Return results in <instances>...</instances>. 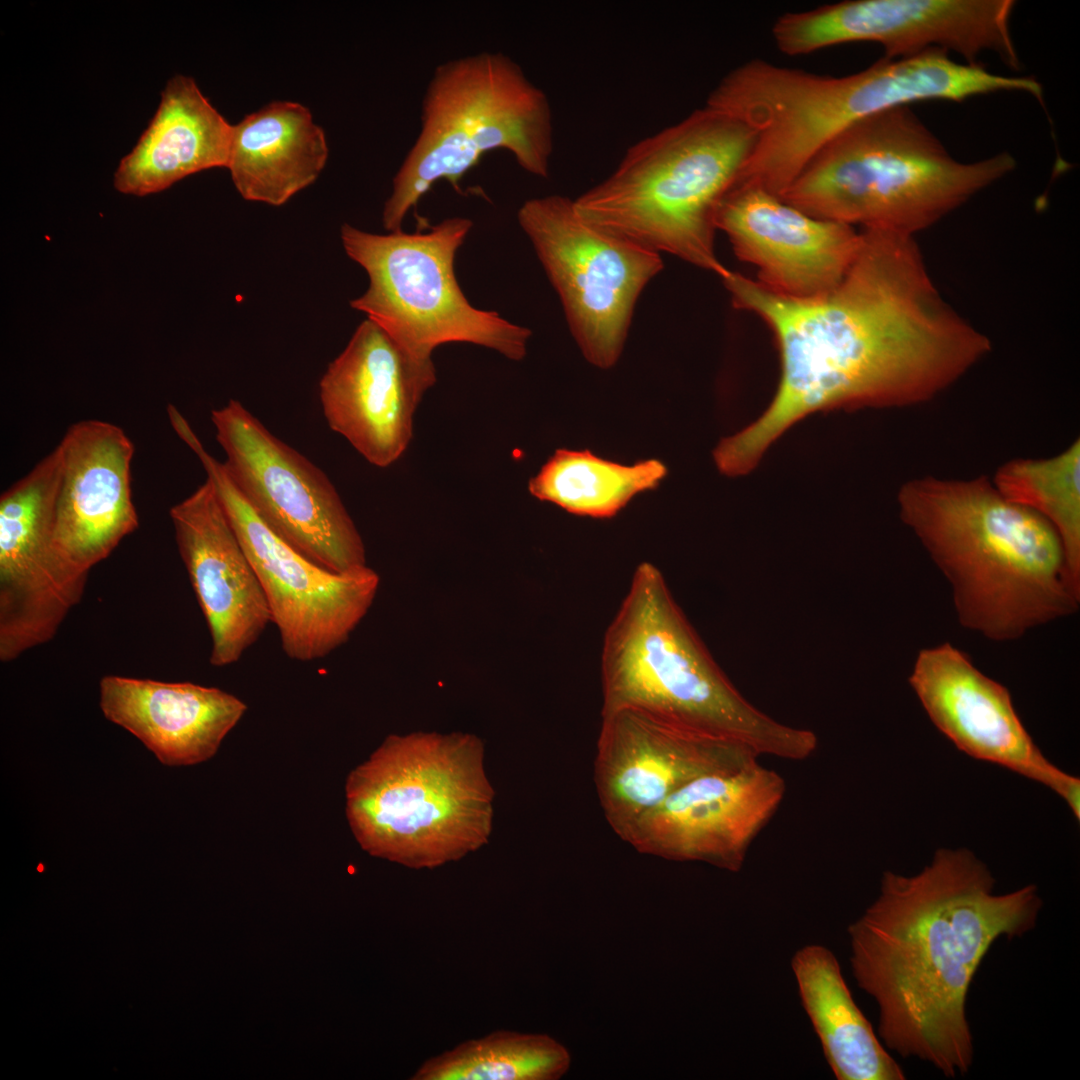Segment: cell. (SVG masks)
<instances>
[{"label":"cell","instance_id":"obj_1","mask_svg":"<svg viewBox=\"0 0 1080 1080\" xmlns=\"http://www.w3.org/2000/svg\"><path fill=\"white\" fill-rule=\"evenodd\" d=\"M720 278L734 307L772 332L781 365L766 410L714 449L727 476L750 472L811 413L927 403L992 350L942 296L912 236L863 229L843 280L817 297L777 295L729 269Z\"/></svg>","mask_w":1080,"mask_h":1080},{"label":"cell","instance_id":"obj_2","mask_svg":"<svg viewBox=\"0 0 1080 1080\" xmlns=\"http://www.w3.org/2000/svg\"><path fill=\"white\" fill-rule=\"evenodd\" d=\"M971 850L938 849L914 875L885 871L877 898L848 927L853 976L879 1010L878 1033L904 1058L945 1077L974 1060L967 1018L970 985L991 946L1037 924L1036 885L995 892Z\"/></svg>","mask_w":1080,"mask_h":1080},{"label":"cell","instance_id":"obj_3","mask_svg":"<svg viewBox=\"0 0 1080 1080\" xmlns=\"http://www.w3.org/2000/svg\"><path fill=\"white\" fill-rule=\"evenodd\" d=\"M902 521L951 584L962 626L994 641L1076 612L1080 586L1062 541L1038 513L984 475H926L899 490Z\"/></svg>","mask_w":1080,"mask_h":1080},{"label":"cell","instance_id":"obj_4","mask_svg":"<svg viewBox=\"0 0 1080 1080\" xmlns=\"http://www.w3.org/2000/svg\"><path fill=\"white\" fill-rule=\"evenodd\" d=\"M982 87L979 70L931 48L879 60L847 76H829L752 59L731 70L706 106L756 133L733 185L782 198L809 161L853 124L879 112L927 100L963 101Z\"/></svg>","mask_w":1080,"mask_h":1080},{"label":"cell","instance_id":"obj_5","mask_svg":"<svg viewBox=\"0 0 1080 1080\" xmlns=\"http://www.w3.org/2000/svg\"><path fill=\"white\" fill-rule=\"evenodd\" d=\"M601 686V713L639 709L738 742L759 757L800 761L818 746L812 731L778 722L737 690L648 562L635 570L605 632Z\"/></svg>","mask_w":1080,"mask_h":1080},{"label":"cell","instance_id":"obj_6","mask_svg":"<svg viewBox=\"0 0 1080 1080\" xmlns=\"http://www.w3.org/2000/svg\"><path fill=\"white\" fill-rule=\"evenodd\" d=\"M1013 156L953 158L908 106L845 129L782 200L815 218L914 237L1010 173Z\"/></svg>","mask_w":1080,"mask_h":1080},{"label":"cell","instance_id":"obj_7","mask_svg":"<svg viewBox=\"0 0 1080 1080\" xmlns=\"http://www.w3.org/2000/svg\"><path fill=\"white\" fill-rule=\"evenodd\" d=\"M755 140L747 124L705 105L632 145L575 209L597 229L721 277L715 213Z\"/></svg>","mask_w":1080,"mask_h":1080},{"label":"cell","instance_id":"obj_8","mask_svg":"<svg viewBox=\"0 0 1080 1080\" xmlns=\"http://www.w3.org/2000/svg\"><path fill=\"white\" fill-rule=\"evenodd\" d=\"M494 795L478 737L417 732L388 736L350 771L345 811L364 851L432 869L488 842Z\"/></svg>","mask_w":1080,"mask_h":1080},{"label":"cell","instance_id":"obj_9","mask_svg":"<svg viewBox=\"0 0 1080 1080\" xmlns=\"http://www.w3.org/2000/svg\"><path fill=\"white\" fill-rule=\"evenodd\" d=\"M553 116L543 90L502 52L438 65L422 98L420 131L396 172L382 211L390 232L439 180L462 193L461 179L490 150L505 149L526 172L546 178Z\"/></svg>","mask_w":1080,"mask_h":1080},{"label":"cell","instance_id":"obj_10","mask_svg":"<svg viewBox=\"0 0 1080 1080\" xmlns=\"http://www.w3.org/2000/svg\"><path fill=\"white\" fill-rule=\"evenodd\" d=\"M472 226L468 218L452 217L428 232L382 235L343 224L345 253L369 278L350 306L419 358L431 359L437 346L460 342L523 359L531 331L472 306L457 281L456 253Z\"/></svg>","mask_w":1080,"mask_h":1080},{"label":"cell","instance_id":"obj_11","mask_svg":"<svg viewBox=\"0 0 1080 1080\" xmlns=\"http://www.w3.org/2000/svg\"><path fill=\"white\" fill-rule=\"evenodd\" d=\"M517 217L584 357L611 368L622 353L640 294L663 269L660 253L588 224L565 196L529 199Z\"/></svg>","mask_w":1080,"mask_h":1080},{"label":"cell","instance_id":"obj_12","mask_svg":"<svg viewBox=\"0 0 1080 1080\" xmlns=\"http://www.w3.org/2000/svg\"><path fill=\"white\" fill-rule=\"evenodd\" d=\"M211 419L228 477L275 534L332 571L367 566L362 538L321 469L237 400L214 409Z\"/></svg>","mask_w":1080,"mask_h":1080},{"label":"cell","instance_id":"obj_13","mask_svg":"<svg viewBox=\"0 0 1080 1080\" xmlns=\"http://www.w3.org/2000/svg\"><path fill=\"white\" fill-rule=\"evenodd\" d=\"M185 443L203 465L256 571L286 656L300 662L328 656L368 612L377 573L368 566L335 572L304 556L260 519L195 433Z\"/></svg>","mask_w":1080,"mask_h":1080},{"label":"cell","instance_id":"obj_14","mask_svg":"<svg viewBox=\"0 0 1080 1080\" xmlns=\"http://www.w3.org/2000/svg\"><path fill=\"white\" fill-rule=\"evenodd\" d=\"M1011 0H848L787 12L772 27L777 48L790 56L849 42L883 46L899 59L931 48L954 51L968 64L993 52L1019 67L1009 19Z\"/></svg>","mask_w":1080,"mask_h":1080},{"label":"cell","instance_id":"obj_15","mask_svg":"<svg viewBox=\"0 0 1080 1080\" xmlns=\"http://www.w3.org/2000/svg\"><path fill=\"white\" fill-rule=\"evenodd\" d=\"M601 716L594 782L605 819L619 837L687 783L759 758L743 744L639 709Z\"/></svg>","mask_w":1080,"mask_h":1080},{"label":"cell","instance_id":"obj_16","mask_svg":"<svg viewBox=\"0 0 1080 1080\" xmlns=\"http://www.w3.org/2000/svg\"><path fill=\"white\" fill-rule=\"evenodd\" d=\"M909 684L935 727L960 751L1038 782L1080 817V779L1050 762L1019 718L1008 689L946 642L922 649Z\"/></svg>","mask_w":1080,"mask_h":1080},{"label":"cell","instance_id":"obj_17","mask_svg":"<svg viewBox=\"0 0 1080 1080\" xmlns=\"http://www.w3.org/2000/svg\"><path fill=\"white\" fill-rule=\"evenodd\" d=\"M435 382L432 358L411 354L367 318L328 365L319 397L328 426L369 463L387 467L408 447L416 408Z\"/></svg>","mask_w":1080,"mask_h":1080},{"label":"cell","instance_id":"obj_18","mask_svg":"<svg viewBox=\"0 0 1080 1080\" xmlns=\"http://www.w3.org/2000/svg\"><path fill=\"white\" fill-rule=\"evenodd\" d=\"M785 792L783 777L758 761L707 774L642 815L620 838L640 853L737 872Z\"/></svg>","mask_w":1080,"mask_h":1080},{"label":"cell","instance_id":"obj_19","mask_svg":"<svg viewBox=\"0 0 1080 1080\" xmlns=\"http://www.w3.org/2000/svg\"><path fill=\"white\" fill-rule=\"evenodd\" d=\"M735 255L757 269V282L789 298H812L843 280L861 245V232L815 218L768 191L732 186L715 213Z\"/></svg>","mask_w":1080,"mask_h":1080},{"label":"cell","instance_id":"obj_20","mask_svg":"<svg viewBox=\"0 0 1080 1080\" xmlns=\"http://www.w3.org/2000/svg\"><path fill=\"white\" fill-rule=\"evenodd\" d=\"M169 513L209 629V662L214 667L234 664L271 623L256 571L208 478Z\"/></svg>","mask_w":1080,"mask_h":1080},{"label":"cell","instance_id":"obj_21","mask_svg":"<svg viewBox=\"0 0 1080 1080\" xmlns=\"http://www.w3.org/2000/svg\"><path fill=\"white\" fill-rule=\"evenodd\" d=\"M59 446L52 547L65 565L88 574L138 528L131 492L134 446L119 426L92 419L72 424Z\"/></svg>","mask_w":1080,"mask_h":1080},{"label":"cell","instance_id":"obj_22","mask_svg":"<svg viewBox=\"0 0 1080 1080\" xmlns=\"http://www.w3.org/2000/svg\"><path fill=\"white\" fill-rule=\"evenodd\" d=\"M99 691L104 716L169 766L194 765L213 757L247 711L235 695L191 682L106 675Z\"/></svg>","mask_w":1080,"mask_h":1080},{"label":"cell","instance_id":"obj_23","mask_svg":"<svg viewBox=\"0 0 1080 1080\" xmlns=\"http://www.w3.org/2000/svg\"><path fill=\"white\" fill-rule=\"evenodd\" d=\"M233 125L212 106L192 77L169 79L148 127L114 173L115 189L147 196L183 178L226 167Z\"/></svg>","mask_w":1080,"mask_h":1080},{"label":"cell","instance_id":"obj_24","mask_svg":"<svg viewBox=\"0 0 1080 1080\" xmlns=\"http://www.w3.org/2000/svg\"><path fill=\"white\" fill-rule=\"evenodd\" d=\"M327 159L325 132L310 110L273 101L233 125L226 168L242 198L281 206L317 180Z\"/></svg>","mask_w":1080,"mask_h":1080},{"label":"cell","instance_id":"obj_25","mask_svg":"<svg viewBox=\"0 0 1080 1080\" xmlns=\"http://www.w3.org/2000/svg\"><path fill=\"white\" fill-rule=\"evenodd\" d=\"M791 967L802 1005L838 1080L905 1079L855 1003L828 948L818 944L800 948Z\"/></svg>","mask_w":1080,"mask_h":1080},{"label":"cell","instance_id":"obj_26","mask_svg":"<svg viewBox=\"0 0 1080 1080\" xmlns=\"http://www.w3.org/2000/svg\"><path fill=\"white\" fill-rule=\"evenodd\" d=\"M667 475L659 460L623 465L588 450L558 449L529 481V492L567 512L610 518L630 500L656 488Z\"/></svg>","mask_w":1080,"mask_h":1080},{"label":"cell","instance_id":"obj_27","mask_svg":"<svg viewBox=\"0 0 1080 1080\" xmlns=\"http://www.w3.org/2000/svg\"><path fill=\"white\" fill-rule=\"evenodd\" d=\"M571 1057L546 1034L496 1030L425 1060L413 1080H556Z\"/></svg>","mask_w":1080,"mask_h":1080},{"label":"cell","instance_id":"obj_28","mask_svg":"<svg viewBox=\"0 0 1080 1080\" xmlns=\"http://www.w3.org/2000/svg\"><path fill=\"white\" fill-rule=\"evenodd\" d=\"M1008 500L1044 517L1057 531L1069 572L1080 586V440L1049 458H1014L991 479Z\"/></svg>","mask_w":1080,"mask_h":1080}]
</instances>
